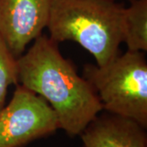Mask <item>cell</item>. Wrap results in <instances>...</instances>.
Returning a JSON list of instances; mask_svg holds the SVG:
<instances>
[{
  "mask_svg": "<svg viewBox=\"0 0 147 147\" xmlns=\"http://www.w3.org/2000/svg\"><path fill=\"white\" fill-rule=\"evenodd\" d=\"M53 0H0V36L16 58L47 27Z\"/></svg>",
  "mask_w": 147,
  "mask_h": 147,
  "instance_id": "5b68a950",
  "label": "cell"
},
{
  "mask_svg": "<svg viewBox=\"0 0 147 147\" xmlns=\"http://www.w3.org/2000/svg\"><path fill=\"white\" fill-rule=\"evenodd\" d=\"M145 127L110 113L97 115L80 134L82 147H147Z\"/></svg>",
  "mask_w": 147,
  "mask_h": 147,
  "instance_id": "8992f818",
  "label": "cell"
},
{
  "mask_svg": "<svg viewBox=\"0 0 147 147\" xmlns=\"http://www.w3.org/2000/svg\"><path fill=\"white\" fill-rule=\"evenodd\" d=\"M18 83L17 58L0 36V110L5 105L8 87Z\"/></svg>",
  "mask_w": 147,
  "mask_h": 147,
  "instance_id": "ba28073f",
  "label": "cell"
},
{
  "mask_svg": "<svg viewBox=\"0 0 147 147\" xmlns=\"http://www.w3.org/2000/svg\"><path fill=\"white\" fill-rule=\"evenodd\" d=\"M124 8L115 0H53L47 28L55 42L72 40L102 67L119 56Z\"/></svg>",
  "mask_w": 147,
  "mask_h": 147,
  "instance_id": "7a4b0ae2",
  "label": "cell"
},
{
  "mask_svg": "<svg viewBox=\"0 0 147 147\" xmlns=\"http://www.w3.org/2000/svg\"><path fill=\"white\" fill-rule=\"evenodd\" d=\"M17 68L18 82L48 101L60 128L69 137L80 136L103 110L89 83L78 75L49 37L36 38L26 54L17 58Z\"/></svg>",
  "mask_w": 147,
  "mask_h": 147,
  "instance_id": "6da1fadb",
  "label": "cell"
},
{
  "mask_svg": "<svg viewBox=\"0 0 147 147\" xmlns=\"http://www.w3.org/2000/svg\"><path fill=\"white\" fill-rule=\"evenodd\" d=\"M124 8L123 16L122 42L128 51H147V0H131Z\"/></svg>",
  "mask_w": 147,
  "mask_h": 147,
  "instance_id": "52a82bcc",
  "label": "cell"
},
{
  "mask_svg": "<svg viewBox=\"0 0 147 147\" xmlns=\"http://www.w3.org/2000/svg\"><path fill=\"white\" fill-rule=\"evenodd\" d=\"M59 128L57 117L47 101L21 85L0 110V147H22Z\"/></svg>",
  "mask_w": 147,
  "mask_h": 147,
  "instance_id": "277c9868",
  "label": "cell"
},
{
  "mask_svg": "<svg viewBox=\"0 0 147 147\" xmlns=\"http://www.w3.org/2000/svg\"><path fill=\"white\" fill-rule=\"evenodd\" d=\"M84 77L103 110L147 127V63L142 52L127 51L105 66L86 65Z\"/></svg>",
  "mask_w": 147,
  "mask_h": 147,
  "instance_id": "3957f363",
  "label": "cell"
}]
</instances>
